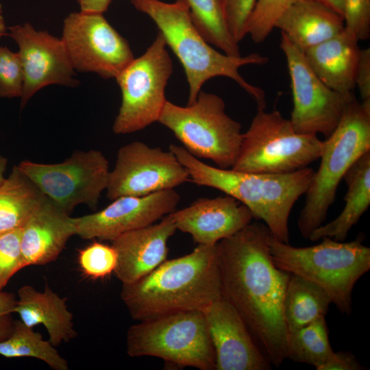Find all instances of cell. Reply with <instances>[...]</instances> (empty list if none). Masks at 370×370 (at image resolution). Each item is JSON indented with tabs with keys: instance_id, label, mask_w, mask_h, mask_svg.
Segmentation results:
<instances>
[{
	"instance_id": "cell-32",
	"label": "cell",
	"mask_w": 370,
	"mask_h": 370,
	"mask_svg": "<svg viewBox=\"0 0 370 370\" xmlns=\"http://www.w3.org/2000/svg\"><path fill=\"white\" fill-rule=\"evenodd\" d=\"M22 228L0 234V291L11 278L25 267L21 250Z\"/></svg>"
},
{
	"instance_id": "cell-16",
	"label": "cell",
	"mask_w": 370,
	"mask_h": 370,
	"mask_svg": "<svg viewBox=\"0 0 370 370\" xmlns=\"http://www.w3.org/2000/svg\"><path fill=\"white\" fill-rule=\"evenodd\" d=\"M112 201L100 211L73 217L75 235L86 240L112 241L175 211L180 195L174 189H169L143 197H121Z\"/></svg>"
},
{
	"instance_id": "cell-20",
	"label": "cell",
	"mask_w": 370,
	"mask_h": 370,
	"mask_svg": "<svg viewBox=\"0 0 370 370\" xmlns=\"http://www.w3.org/2000/svg\"><path fill=\"white\" fill-rule=\"evenodd\" d=\"M74 235L73 217L45 195L22 227L21 245L25 267L56 260Z\"/></svg>"
},
{
	"instance_id": "cell-24",
	"label": "cell",
	"mask_w": 370,
	"mask_h": 370,
	"mask_svg": "<svg viewBox=\"0 0 370 370\" xmlns=\"http://www.w3.org/2000/svg\"><path fill=\"white\" fill-rule=\"evenodd\" d=\"M347 186L345 205L334 219L315 229L309 239L317 241L323 237L344 241L354 225L370 205V150L358 158L345 173Z\"/></svg>"
},
{
	"instance_id": "cell-38",
	"label": "cell",
	"mask_w": 370,
	"mask_h": 370,
	"mask_svg": "<svg viewBox=\"0 0 370 370\" xmlns=\"http://www.w3.org/2000/svg\"><path fill=\"white\" fill-rule=\"evenodd\" d=\"M364 369L351 352L339 351L334 352L332 356L318 370H362Z\"/></svg>"
},
{
	"instance_id": "cell-22",
	"label": "cell",
	"mask_w": 370,
	"mask_h": 370,
	"mask_svg": "<svg viewBox=\"0 0 370 370\" xmlns=\"http://www.w3.org/2000/svg\"><path fill=\"white\" fill-rule=\"evenodd\" d=\"M17 295L14 312L29 327L43 325L53 345L57 347L77 336L66 299L60 297L48 284L43 291L24 285L18 290Z\"/></svg>"
},
{
	"instance_id": "cell-11",
	"label": "cell",
	"mask_w": 370,
	"mask_h": 370,
	"mask_svg": "<svg viewBox=\"0 0 370 370\" xmlns=\"http://www.w3.org/2000/svg\"><path fill=\"white\" fill-rule=\"evenodd\" d=\"M17 166L45 195L69 214L80 204L97 208L110 171L106 156L95 149L75 151L59 163L23 160Z\"/></svg>"
},
{
	"instance_id": "cell-15",
	"label": "cell",
	"mask_w": 370,
	"mask_h": 370,
	"mask_svg": "<svg viewBox=\"0 0 370 370\" xmlns=\"http://www.w3.org/2000/svg\"><path fill=\"white\" fill-rule=\"evenodd\" d=\"M8 35L18 47L24 73L20 108L23 110L39 90L49 85L75 87L79 82L61 38L36 30L29 23L8 27Z\"/></svg>"
},
{
	"instance_id": "cell-41",
	"label": "cell",
	"mask_w": 370,
	"mask_h": 370,
	"mask_svg": "<svg viewBox=\"0 0 370 370\" xmlns=\"http://www.w3.org/2000/svg\"><path fill=\"white\" fill-rule=\"evenodd\" d=\"M7 159L0 155V184L5 179L4 173L7 166Z\"/></svg>"
},
{
	"instance_id": "cell-42",
	"label": "cell",
	"mask_w": 370,
	"mask_h": 370,
	"mask_svg": "<svg viewBox=\"0 0 370 370\" xmlns=\"http://www.w3.org/2000/svg\"><path fill=\"white\" fill-rule=\"evenodd\" d=\"M6 30L7 27L5 26L4 19L1 16H0V38L7 34Z\"/></svg>"
},
{
	"instance_id": "cell-31",
	"label": "cell",
	"mask_w": 370,
	"mask_h": 370,
	"mask_svg": "<svg viewBox=\"0 0 370 370\" xmlns=\"http://www.w3.org/2000/svg\"><path fill=\"white\" fill-rule=\"evenodd\" d=\"M117 262L114 248L94 242L79 252L78 262L84 273L94 278H103L114 272Z\"/></svg>"
},
{
	"instance_id": "cell-34",
	"label": "cell",
	"mask_w": 370,
	"mask_h": 370,
	"mask_svg": "<svg viewBox=\"0 0 370 370\" xmlns=\"http://www.w3.org/2000/svg\"><path fill=\"white\" fill-rule=\"evenodd\" d=\"M345 27L358 40L370 36V0H344Z\"/></svg>"
},
{
	"instance_id": "cell-35",
	"label": "cell",
	"mask_w": 370,
	"mask_h": 370,
	"mask_svg": "<svg viewBox=\"0 0 370 370\" xmlns=\"http://www.w3.org/2000/svg\"><path fill=\"white\" fill-rule=\"evenodd\" d=\"M222 2L230 32L239 43L246 36V24L256 0H222Z\"/></svg>"
},
{
	"instance_id": "cell-3",
	"label": "cell",
	"mask_w": 370,
	"mask_h": 370,
	"mask_svg": "<svg viewBox=\"0 0 370 370\" xmlns=\"http://www.w3.org/2000/svg\"><path fill=\"white\" fill-rule=\"evenodd\" d=\"M169 149L187 169L190 182L234 197L250 210L254 219L263 221L275 238L289 243L291 212L315 171L306 167L282 174L243 172L207 164L182 146L171 144Z\"/></svg>"
},
{
	"instance_id": "cell-39",
	"label": "cell",
	"mask_w": 370,
	"mask_h": 370,
	"mask_svg": "<svg viewBox=\"0 0 370 370\" xmlns=\"http://www.w3.org/2000/svg\"><path fill=\"white\" fill-rule=\"evenodd\" d=\"M80 11L88 13L103 14L106 12L112 0H76Z\"/></svg>"
},
{
	"instance_id": "cell-19",
	"label": "cell",
	"mask_w": 370,
	"mask_h": 370,
	"mask_svg": "<svg viewBox=\"0 0 370 370\" xmlns=\"http://www.w3.org/2000/svg\"><path fill=\"white\" fill-rule=\"evenodd\" d=\"M176 230L169 214L158 223L127 232L112 241L117 255L116 277L122 284H129L154 270L166 260L167 243Z\"/></svg>"
},
{
	"instance_id": "cell-36",
	"label": "cell",
	"mask_w": 370,
	"mask_h": 370,
	"mask_svg": "<svg viewBox=\"0 0 370 370\" xmlns=\"http://www.w3.org/2000/svg\"><path fill=\"white\" fill-rule=\"evenodd\" d=\"M362 102L370 103V49H360L355 78Z\"/></svg>"
},
{
	"instance_id": "cell-25",
	"label": "cell",
	"mask_w": 370,
	"mask_h": 370,
	"mask_svg": "<svg viewBox=\"0 0 370 370\" xmlns=\"http://www.w3.org/2000/svg\"><path fill=\"white\" fill-rule=\"evenodd\" d=\"M45 195L14 166L0 184V234L22 228Z\"/></svg>"
},
{
	"instance_id": "cell-9",
	"label": "cell",
	"mask_w": 370,
	"mask_h": 370,
	"mask_svg": "<svg viewBox=\"0 0 370 370\" xmlns=\"http://www.w3.org/2000/svg\"><path fill=\"white\" fill-rule=\"evenodd\" d=\"M126 347L131 357H157L180 366L215 369L214 350L201 310L140 321L128 329Z\"/></svg>"
},
{
	"instance_id": "cell-30",
	"label": "cell",
	"mask_w": 370,
	"mask_h": 370,
	"mask_svg": "<svg viewBox=\"0 0 370 370\" xmlns=\"http://www.w3.org/2000/svg\"><path fill=\"white\" fill-rule=\"evenodd\" d=\"M297 0H256L245 32L256 43L264 42L279 18Z\"/></svg>"
},
{
	"instance_id": "cell-5",
	"label": "cell",
	"mask_w": 370,
	"mask_h": 370,
	"mask_svg": "<svg viewBox=\"0 0 370 370\" xmlns=\"http://www.w3.org/2000/svg\"><path fill=\"white\" fill-rule=\"evenodd\" d=\"M318 245L297 247L269 238L275 265L323 288L343 314L352 312V295L357 281L370 269V248L362 236L349 242L323 237Z\"/></svg>"
},
{
	"instance_id": "cell-17",
	"label": "cell",
	"mask_w": 370,
	"mask_h": 370,
	"mask_svg": "<svg viewBox=\"0 0 370 370\" xmlns=\"http://www.w3.org/2000/svg\"><path fill=\"white\" fill-rule=\"evenodd\" d=\"M204 314L214 347L217 370H269L271 365L258 348L243 320L223 297Z\"/></svg>"
},
{
	"instance_id": "cell-40",
	"label": "cell",
	"mask_w": 370,
	"mask_h": 370,
	"mask_svg": "<svg viewBox=\"0 0 370 370\" xmlns=\"http://www.w3.org/2000/svg\"><path fill=\"white\" fill-rule=\"evenodd\" d=\"M332 9L343 18L344 0H315Z\"/></svg>"
},
{
	"instance_id": "cell-8",
	"label": "cell",
	"mask_w": 370,
	"mask_h": 370,
	"mask_svg": "<svg viewBox=\"0 0 370 370\" xmlns=\"http://www.w3.org/2000/svg\"><path fill=\"white\" fill-rule=\"evenodd\" d=\"M243 133L231 169L243 172L282 174L304 168L320 158L323 141L317 135L297 132L278 110L257 108Z\"/></svg>"
},
{
	"instance_id": "cell-1",
	"label": "cell",
	"mask_w": 370,
	"mask_h": 370,
	"mask_svg": "<svg viewBox=\"0 0 370 370\" xmlns=\"http://www.w3.org/2000/svg\"><path fill=\"white\" fill-rule=\"evenodd\" d=\"M264 223H250L217 244L222 297L237 311L271 365L286 358L283 301L291 274L273 262Z\"/></svg>"
},
{
	"instance_id": "cell-13",
	"label": "cell",
	"mask_w": 370,
	"mask_h": 370,
	"mask_svg": "<svg viewBox=\"0 0 370 370\" xmlns=\"http://www.w3.org/2000/svg\"><path fill=\"white\" fill-rule=\"evenodd\" d=\"M61 39L75 71L106 79H115L134 58L127 40L103 14H69L63 21Z\"/></svg>"
},
{
	"instance_id": "cell-12",
	"label": "cell",
	"mask_w": 370,
	"mask_h": 370,
	"mask_svg": "<svg viewBox=\"0 0 370 370\" xmlns=\"http://www.w3.org/2000/svg\"><path fill=\"white\" fill-rule=\"evenodd\" d=\"M280 47L288 66L293 108L289 119L301 134L328 138L338 125L353 92L343 94L325 84L308 64L304 51L281 33Z\"/></svg>"
},
{
	"instance_id": "cell-27",
	"label": "cell",
	"mask_w": 370,
	"mask_h": 370,
	"mask_svg": "<svg viewBox=\"0 0 370 370\" xmlns=\"http://www.w3.org/2000/svg\"><path fill=\"white\" fill-rule=\"evenodd\" d=\"M195 26L210 45L230 56H241L226 19L222 0H184Z\"/></svg>"
},
{
	"instance_id": "cell-28",
	"label": "cell",
	"mask_w": 370,
	"mask_h": 370,
	"mask_svg": "<svg viewBox=\"0 0 370 370\" xmlns=\"http://www.w3.org/2000/svg\"><path fill=\"white\" fill-rule=\"evenodd\" d=\"M0 355L5 358L29 357L38 359L53 370H69L68 361L56 347L21 321H14L10 335L0 341Z\"/></svg>"
},
{
	"instance_id": "cell-2",
	"label": "cell",
	"mask_w": 370,
	"mask_h": 370,
	"mask_svg": "<svg viewBox=\"0 0 370 370\" xmlns=\"http://www.w3.org/2000/svg\"><path fill=\"white\" fill-rule=\"evenodd\" d=\"M120 296L138 321L204 310L222 297L217 245H198L188 254L166 260L142 278L122 284Z\"/></svg>"
},
{
	"instance_id": "cell-7",
	"label": "cell",
	"mask_w": 370,
	"mask_h": 370,
	"mask_svg": "<svg viewBox=\"0 0 370 370\" xmlns=\"http://www.w3.org/2000/svg\"><path fill=\"white\" fill-rule=\"evenodd\" d=\"M158 123L170 130L197 158L208 159L221 169L234 164L241 145V125L225 112L219 95L201 90L186 106L166 101Z\"/></svg>"
},
{
	"instance_id": "cell-14",
	"label": "cell",
	"mask_w": 370,
	"mask_h": 370,
	"mask_svg": "<svg viewBox=\"0 0 370 370\" xmlns=\"http://www.w3.org/2000/svg\"><path fill=\"white\" fill-rule=\"evenodd\" d=\"M190 181L187 169L171 151L151 147L141 141L121 147L110 171L106 197H143L174 189Z\"/></svg>"
},
{
	"instance_id": "cell-6",
	"label": "cell",
	"mask_w": 370,
	"mask_h": 370,
	"mask_svg": "<svg viewBox=\"0 0 370 370\" xmlns=\"http://www.w3.org/2000/svg\"><path fill=\"white\" fill-rule=\"evenodd\" d=\"M370 150V103L354 97L346 107L335 130L323 140L321 162L305 193L298 219L301 236L308 238L323 224L335 201L339 183L348 169Z\"/></svg>"
},
{
	"instance_id": "cell-33",
	"label": "cell",
	"mask_w": 370,
	"mask_h": 370,
	"mask_svg": "<svg viewBox=\"0 0 370 370\" xmlns=\"http://www.w3.org/2000/svg\"><path fill=\"white\" fill-rule=\"evenodd\" d=\"M24 73L18 52L0 47V98L21 97Z\"/></svg>"
},
{
	"instance_id": "cell-18",
	"label": "cell",
	"mask_w": 370,
	"mask_h": 370,
	"mask_svg": "<svg viewBox=\"0 0 370 370\" xmlns=\"http://www.w3.org/2000/svg\"><path fill=\"white\" fill-rule=\"evenodd\" d=\"M177 230L191 235L195 243L215 245L250 223V210L234 197L225 195L199 198L190 206L169 214Z\"/></svg>"
},
{
	"instance_id": "cell-29",
	"label": "cell",
	"mask_w": 370,
	"mask_h": 370,
	"mask_svg": "<svg viewBox=\"0 0 370 370\" xmlns=\"http://www.w3.org/2000/svg\"><path fill=\"white\" fill-rule=\"evenodd\" d=\"M325 317L288 334L286 358L306 363L317 370L333 354Z\"/></svg>"
},
{
	"instance_id": "cell-37",
	"label": "cell",
	"mask_w": 370,
	"mask_h": 370,
	"mask_svg": "<svg viewBox=\"0 0 370 370\" xmlns=\"http://www.w3.org/2000/svg\"><path fill=\"white\" fill-rule=\"evenodd\" d=\"M16 303L14 294L0 291V341L7 338L13 330L14 321L12 314Z\"/></svg>"
},
{
	"instance_id": "cell-26",
	"label": "cell",
	"mask_w": 370,
	"mask_h": 370,
	"mask_svg": "<svg viewBox=\"0 0 370 370\" xmlns=\"http://www.w3.org/2000/svg\"><path fill=\"white\" fill-rule=\"evenodd\" d=\"M331 304L329 295L320 286L291 274L283 301V316L288 333L325 317Z\"/></svg>"
},
{
	"instance_id": "cell-23",
	"label": "cell",
	"mask_w": 370,
	"mask_h": 370,
	"mask_svg": "<svg viewBox=\"0 0 370 370\" xmlns=\"http://www.w3.org/2000/svg\"><path fill=\"white\" fill-rule=\"evenodd\" d=\"M275 28L305 51L340 33L345 23L341 16L320 2L297 0L279 18Z\"/></svg>"
},
{
	"instance_id": "cell-21",
	"label": "cell",
	"mask_w": 370,
	"mask_h": 370,
	"mask_svg": "<svg viewBox=\"0 0 370 370\" xmlns=\"http://www.w3.org/2000/svg\"><path fill=\"white\" fill-rule=\"evenodd\" d=\"M358 40L345 27L331 38L304 52L318 77L332 90L353 92L360 49Z\"/></svg>"
},
{
	"instance_id": "cell-10",
	"label": "cell",
	"mask_w": 370,
	"mask_h": 370,
	"mask_svg": "<svg viewBox=\"0 0 370 370\" xmlns=\"http://www.w3.org/2000/svg\"><path fill=\"white\" fill-rule=\"evenodd\" d=\"M172 73L173 62L158 31L145 52L115 78L122 101L112 125L114 134L136 132L158 122L167 101L165 88Z\"/></svg>"
},
{
	"instance_id": "cell-4",
	"label": "cell",
	"mask_w": 370,
	"mask_h": 370,
	"mask_svg": "<svg viewBox=\"0 0 370 370\" xmlns=\"http://www.w3.org/2000/svg\"><path fill=\"white\" fill-rule=\"evenodd\" d=\"M137 10L147 15L156 25L166 46L182 64L189 87L188 104L194 103L203 85L211 78L232 79L256 102L265 108L262 89L249 84L238 69L246 65H263L268 57L257 53L245 56H230L210 46L195 26L184 0L166 3L160 0H130Z\"/></svg>"
}]
</instances>
